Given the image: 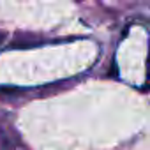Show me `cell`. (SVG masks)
<instances>
[{
    "label": "cell",
    "mask_w": 150,
    "mask_h": 150,
    "mask_svg": "<svg viewBox=\"0 0 150 150\" xmlns=\"http://www.w3.org/2000/svg\"><path fill=\"white\" fill-rule=\"evenodd\" d=\"M4 41H6V34H4V32H0V44H2Z\"/></svg>",
    "instance_id": "1"
}]
</instances>
